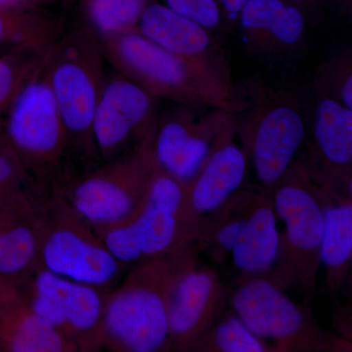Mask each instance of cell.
<instances>
[{
	"label": "cell",
	"instance_id": "cell-14",
	"mask_svg": "<svg viewBox=\"0 0 352 352\" xmlns=\"http://www.w3.org/2000/svg\"><path fill=\"white\" fill-rule=\"evenodd\" d=\"M236 23L245 48L261 58L289 57L307 39V15L287 0H250Z\"/></svg>",
	"mask_w": 352,
	"mask_h": 352
},
{
	"label": "cell",
	"instance_id": "cell-26",
	"mask_svg": "<svg viewBox=\"0 0 352 352\" xmlns=\"http://www.w3.org/2000/svg\"><path fill=\"white\" fill-rule=\"evenodd\" d=\"M38 249L34 231L16 226L0 229V276H14L24 271Z\"/></svg>",
	"mask_w": 352,
	"mask_h": 352
},
{
	"label": "cell",
	"instance_id": "cell-11",
	"mask_svg": "<svg viewBox=\"0 0 352 352\" xmlns=\"http://www.w3.org/2000/svg\"><path fill=\"white\" fill-rule=\"evenodd\" d=\"M235 119L223 129L197 175L184 185V217L196 239L204 224L242 187L248 160L236 142Z\"/></svg>",
	"mask_w": 352,
	"mask_h": 352
},
{
	"label": "cell",
	"instance_id": "cell-31",
	"mask_svg": "<svg viewBox=\"0 0 352 352\" xmlns=\"http://www.w3.org/2000/svg\"><path fill=\"white\" fill-rule=\"evenodd\" d=\"M287 1L300 7L307 15V9L312 8V7L316 6L318 0H287Z\"/></svg>",
	"mask_w": 352,
	"mask_h": 352
},
{
	"label": "cell",
	"instance_id": "cell-24",
	"mask_svg": "<svg viewBox=\"0 0 352 352\" xmlns=\"http://www.w3.org/2000/svg\"><path fill=\"white\" fill-rule=\"evenodd\" d=\"M190 351L215 352L272 351L236 315L220 317L207 332L194 342Z\"/></svg>",
	"mask_w": 352,
	"mask_h": 352
},
{
	"label": "cell",
	"instance_id": "cell-23",
	"mask_svg": "<svg viewBox=\"0 0 352 352\" xmlns=\"http://www.w3.org/2000/svg\"><path fill=\"white\" fill-rule=\"evenodd\" d=\"M6 340L7 349L14 352H61L68 349L62 331L31 309L14 322Z\"/></svg>",
	"mask_w": 352,
	"mask_h": 352
},
{
	"label": "cell",
	"instance_id": "cell-9",
	"mask_svg": "<svg viewBox=\"0 0 352 352\" xmlns=\"http://www.w3.org/2000/svg\"><path fill=\"white\" fill-rule=\"evenodd\" d=\"M179 105L157 120L154 154L157 164L183 185L197 175L217 138L236 113Z\"/></svg>",
	"mask_w": 352,
	"mask_h": 352
},
{
	"label": "cell",
	"instance_id": "cell-7",
	"mask_svg": "<svg viewBox=\"0 0 352 352\" xmlns=\"http://www.w3.org/2000/svg\"><path fill=\"white\" fill-rule=\"evenodd\" d=\"M156 122L141 136L135 151L124 160L87 176L72 193L73 207L95 226H116L132 219L144 201L157 161Z\"/></svg>",
	"mask_w": 352,
	"mask_h": 352
},
{
	"label": "cell",
	"instance_id": "cell-1",
	"mask_svg": "<svg viewBox=\"0 0 352 352\" xmlns=\"http://www.w3.org/2000/svg\"><path fill=\"white\" fill-rule=\"evenodd\" d=\"M104 59L157 99L179 105L220 109L238 113L247 100L231 80L229 69L198 63L164 50L138 30L102 36Z\"/></svg>",
	"mask_w": 352,
	"mask_h": 352
},
{
	"label": "cell",
	"instance_id": "cell-12",
	"mask_svg": "<svg viewBox=\"0 0 352 352\" xmlns=\"http://www.w3.org/2000/svg\"><path fill=\"white\" fill-rule=\"evenodd\" d=\"M184 185L155 166L142 206L129 219L142 258H157L191 247L196 240L184 217Z\"/></svg>",
	"mask_w": 352,
	"mask_h": 352
},
{
	"label": "cell",
	"instance_id": "cell-2",
	"mask_svg": "<svg viewBox=\"0 0 352 352\" xmlns=\"http://www.w3.org/2000/svg\"><path fill=\"white\" fill-rule=\"evenodd\" d=\"M271 191L285 232L280 234L276 263L264 277L280 288L302 291L308 302L316 288L324 233L318 182L307 164L295 161Z\"/></svg>",
	"mask_w": 352,
	"mask_h": 352
},
{
	"label": "cell",
	"instance_id": "cell-22",
	"mask_svg": "<svg viewBox=\"0 0 352 352\" xmlns=\"http://www.w3.org/2000/svg\"><path fill=\"white\" fill-rule=\"evenodd\" d=\"M155 0H83L85 22L99 38L135 30L141 14Z\"/></svg>",
	"mask_w": 352,
	"mask_h": 352
},
{
	"label": "cell",
	"instance_id": "cell-17",
	"mask_svg": "<svg viewBox=\"0 0 352 352\" xmlns=\"http://www.w3.org/2000/svg\"><path fill=\"white\" fill-rule=\"evenodd\" d=\"M136 30L153 43L178 56L229 69L212 32L175 13L162 2L153 1L142 14Z\"/></svg>",
	"mask_w": 352,
	"mask_h": 352
},
{
	"label": "cell",
	"instance_id": "cell-6",
	"mask_svg": "<svg viewBox=\"0 0 352 352\" xmlns=\"http://www.w3.org/2000/svg\"><path fill=\"white\" fill-rule=\"evenodd\" d=\"M229 296L236 316L265 344L272 342L273 351H319L332 344L309 309L268 278H247Z\"/></svg>",
	"mask_w": 352,
	"mask_h": 352
},
{
	"label": "cell",
	"instance_id": "cell-10",
	"mask_svg": "<svg viewBox=\"0 0 352 352\" xmlns=\"http://www.w3.org/2000/svg\"><path fill=\"white\" fill-rule=\"evenodd\" d=\"M229 292L215 271L190 252L176 273L168 302L170 344L190 351L194 342L223 316Z\"/></svg>",
	"mask_w": 352,
	"mask_h": 352
},
{
	"label": "cell",
	"instance_id": "cell-3",
	"mask_svg": "<svg viewBox=\"0 0 352 352\" xmlns=\"http://www.w3.org/2000/svg\"><path fill=\"white\" fill-rule=\"evenodd\" d=\"M193 251L150 258L138 268L104 308L105 332L120 349L156 352L170 344L168 296L176 273Z\"/></svg>",
	"mask_w": 352,
	"mask_h": 352
},
{
	"label": "cell",
	"instance_id": "cell-4",
	"mask_svg": "<svg viewBox=\"0 0 352 352\" xmlns=\"http://www.w3.org/2000/svg\"><path fill=\"white\" fill-rule=\"evenodd\" d=\"M100 39L87 22L51 44L46 69L67 140L94 144L92 122L105 82Z\"/></svg>",
	"mask_w": 352,
	"mask_h": 352
},
{
	"label": "cell",
	"instance_id": "cell-13",
	"mask_svg": "<svg viewBox=\"0 0 352 352\" xmlns=\"http://www.w3.org/2000/svg\"><path fill=\"white\" fill-rule=\"evenodd\" d=\"M157 99L118 73L105 78L92 122L94 145L112 156L136 134H144L156 120Z\"/></svg>",
	"mask_w": 352,
	"mask_h": 352
},
{
	"label": "cell",
	"instance_id": "cell-21",
	"mask_svg": "<svg viewBox=\"0 0 352 352\" xmlns=\"http://www.w3.org/2000/svg\"><path fill=\"white\" fill-rule=\"evenodd\" d=\"M64 30L56 17L32 3H0V43L46 48Z\"/></svg>",
	"mask_w": 352,
	"mask_h": 352
},
{
	"label": "cell",
	"instance_id": "cell-20",
	"mask_svg": "<svg viewBox=\"0 0 352 352\" xmlns=\"http://www.w3.org/2000/svg\"><path fill=\"white\" fill-rule=\"evenodd\" d=\"M34 289L55 298L64 315L66 328L74 332H90L103 317V302L94 287L76 283L45 270L36 277Z\"/></svg>",
	"mask_w": 352,
	"mask_h": 352
},
{
	"label": "cell",
	"instance_id": "cell-25",
	"mask_svg": "<svg viewBox=\"0 0 352 352\" xmlns=\"http://www.w3.org/2000/svg\"><path fill=\"white\" fill-rule=\"evenodd\" d=\"M48 48L17 47L12 54L0 59V111L12 103L43 62Z\"/></svg>",
	"mask_w": 352,
	"mask_h": 352
},
{
	"label": "cell",
	"instance_id": "cell-28",
	"mask_svg": "<svg viewBox=\"0 0 352 352\" xmlns=\"http://www.w3.org/2000/svg\"><path fill=\"white\" fill-rule=\"evenodd\" d=\"M162 3L210 32L219 29L223 21L217 0H162Z\"/></svg>",
	"mask_w": 352,
	"mask_h": 352
},
{
	"label": "cell",
	"instance_id": "cell-15",
	"mask_svg": "<svg viewBox=\"0 0 352 352\" xmlns=\"http://www.w3.org/2000/svg\"><path fill=\"white\" fill-rule=\"evenodd\" d=\"M312 139L314 161L309 168L314 175L336 184L351 185L352 109L317 92Z\"/></svg>",
	"mask_w": 352,
	"mask_h": 352
},
{
	"label": "cell",
	"instance_id": "cell-5",
	"mask_svg": "<svg viewBox=\"0 0 352 352\" xmlns=\"http://www.w3.org/2000/svg\"><path fill=\"white\" fill-rule=\"evenodd\" d=\"M236 133L263 189L283 177L307 134L302 108L292 97L270 88L251 87L244 110L236 113Z\"/></svg>",
	"mask_w": 352,
	"mask_h": 352
},
{
	"label": "cell",
	"instance_id": "cell-16",
	"mask_svg": "<svg viewBox=\"0 0 352 352\" xmlns=\"http://www.w3.org/2000/svg\"><path fill=\"white\" fill-rule=\"evenodd\" d=\"M43 261L46 270L58 276L94 288L110 283L120 263L105 245L71 228H59L48 236Z\"/></svg>",
	"mask_w": 352,
	"mask_h": 352
},
{
	"label": "cell",
	"instance_id": "cell-8",
	"mask_svg": "<svg viewBox=\"0 0 352 352\" xmlns=\"http://www.w3.org/2000/svg\"><path fill=\"white\" fill-rule=\"evenodd\" d=\"M46 55L47 52L10 104L7 122L11 144L24 161L34 166H50L56 162L67 142L63 122L48 80Z\"/></svg>",
	"mask_w": 352,
	"mask_h": 352
},
{
	"label": "cell",
	"instance_id": "cell-30",
	"mask_svg": "<svg viewBox=\"0 0 352 352\" xmlns=\"http://www.w3.org/2000/svg\"><path fill=\"white\" fill-rule=\"evenodd\" d=\"M217 1L221 11L222 19L229 23H236L241 10L250 0H217Z\"/></svg>",
	"mask_w": 352,
	"mask_h": 352
},
{
	"label": "cell",
	"instance_id": "cell-32",
	"mask_svg": "<svg viewBox=\"0 0 352 352\" xmlns=\"http://www.w3.org/2000/svg\"><path fill=\"white\" fill-rule=\"evenodd\" d=\"M38 0H0V3H32L36 4Z\"/></svg>",
	"mask_w": 352,
	"mask_h": 352
},
{
	"label": "cell",
	"instance_id": "cell-18",
	"mask_svg": "<svg viewBox=\"0 0 352 352\" xmlns=\"http://www.w3.org/2000/svg\"><path fill=\"white\" fill-rule=\"evenodd\" d=\"M324 215L320 261L326 267L328 288H342L351 270L352 258L351 185L342 186L314 175Z\"/></svg>",
	"mask_w": 352,
	"mask_h": 352
},
{
	"label": "cell",
	"instance_id": "cell-19",
	"mask_svg": "<svg viewBox=\"0 0 352 352\" xmlns=\"http://www.w3.org/2000/svg\"><path fill=\"white\" fill-rule=\"evenodd\" d=\"M280 252V233L272 191L254 192L244 227L232 250L234 264L248 277L266 276L274 267Z\"/></svg>",
	"mask_w": 352,
	"mask_h": 352
},
{
	"label": "cell",
	"instance_id": "cell-27",
	"mask_svg": "<svg viewBox=\"0 0 352 352\" xmlns=\"http://www.w3.org/2000/svg\"><path fill=\"white\" fill-rule=\"evenodd\" d=\"M317 90L346 108L352 109V55L351 50L330 58L317 69Z\"/></svg>",
	"mask_w": 352,
	"mask_h": 352
},
{
	"label": "cell",
	"instance_id": "cell-29",
	"mask_svg": "<svg viewBox=\"0 0 352 352\" xmlns=\"http://www.w3.org/2000/svg\"><path fill=\"white\" fill-rule=\"evenodd\" d=\"M20 168L19 160L13 154L0 152V193L15 179Z\"/></svg>",
	"mask_w": 352,
	"mask_h": 352
}]
</instances>
